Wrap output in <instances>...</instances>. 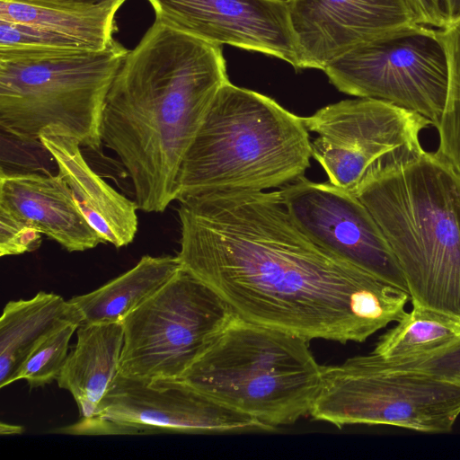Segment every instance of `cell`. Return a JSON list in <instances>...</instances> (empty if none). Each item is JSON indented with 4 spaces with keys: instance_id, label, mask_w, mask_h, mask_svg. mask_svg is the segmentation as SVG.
I'll use <instances>...</instances> for the list:
<instances>
[{
    "instance_id": "obj_11",
    "label": "cell",
    "mask_w": 460,
    "mask_h": 460,
    "mask_svg": "<svg viewBox=\"0 0 460 460\" xmlns=\"http://www.w3.org/2000/svg\"><path fill=\"white\" fill-rule=\"evenodd\" d=\"M304 121L317 134L312 157L329 182L355 191L367 170L391 152L421 146L420 137L430 122L416 112L370 98L327 105Z\"/></svg>"
},
{
    "instance_id": "obj_10",
    "label": "cell",
    "mask_w": 460,
    "mask_h": 460,
    "mask_svg": "<svg viewBox=\"0 0 460 460\" xmlns=\"http://www.w3.org/2000/svg\"><path fill=\"white\" fill-rule=\"evenodd\" d=\"M267 430L258 420L177 378L135 379L117 375L94 416L63 432L125 434L220 433Z\"/></svg>"
},
{
    "instance_id": "obj_26",
    "label": "cell",
    "mask_w": 460,
    "mask_h": 460,
    "mask_svg": "<svg viewBox=\"0 0 460 460\" xmlns=\"http://www.w3.org/2000/svg\"><path fill=\"white\" fill-rule=\"evenodd\" d=\"M391 366L420 371L460 386V343L421 361Z\"/></svg>"
},
{
    "instance_id": "obj_30",
    "label": "cell",
    "mask_w": 460,
    "mask_h": 460,
    "mask_svg": "<svg viewBox=\"0 0 460 460\" xmlns=\"http://www.w3.org/2000/svg\"><path fill=\"white\" fill-rule=\"evenodd\" d=\"M23 432V428L19 425L6 424L2 422L0 425V433L2 435H13L21 434Z\"/></svg>"
},
{
    "instance_id": "obj_25",
    "label": "cell",
    "mask_w": 460,
    "mask_h": 460,
    "mask_svg": "<svg viewBox=\"0 0 460 460\" xmlns=\"http://www.w3.org/2000/svg\"><path fill=\"white\" fill-rule=\"evenodd\" d=\"M448 66L447 102L460 112V18L438 30Z\"/></svg>"
},
{
    "instance_id": "obj_27",
    "label": "cell",
    "mask_w": 460,
    "mask_h": 460,
    "mask_svg": "<svg viewBox=\"0 0 460 460\" xmlns=\"http://www.w3.org/2000/svg\"><path fill=\"white\" fill-rule=\"evenodd\" d=\"M413 5L421 24L443 28L446 23V18L440 5V0H410Z\"/></svg>"
},
{
    "instance_id": "obj_7",
    "label": "cell",
    "mask_w": 460,
    "mask_h": 460,
    "mask_svg": "<svg viewBox=\"0 0 460 460\" xmlns=\"http://www.w3.org/2000/svg\"><path fill=\"white\" fill-rule=\"evenodd\" d=\"M459 415V385L393 367L373 352L322 367L310 412L338 428L387 425L426 433L449 432Z\"/></svg>"
},
{
    "instance_id": "obj_16",
    "label": "cell",
    "mask_w": 460,
    "mask_h": 460,
    "mask_svg": "<svg viewBox=\"0 0 460 460\" xmlns=\"http://www.w3.org/2000/svg\"><path fill=\"white\" fill-rule=\"evenodd\" d=\"M58 173L70 189L83 215L103 243L117 248L129 244L137 231V205L102 180L84 159L81 144L55 128L40 136Z\"/></svg>"
},
{
    "instance_id": "obj_2",
    "label": "cell",
    "mask_w": 460,
    "mask_h": 460,
    "mask_svg": "<svg viewBox=\"0 0 460 460\" xmlns=\"http://www.w3.org/2000/svg\"><path fill=\"white\" fill-rule=\"evenodd\" d=\"M228 81L221 46L156 19L128 51L107 93L100 133L128 173L138 209L163 212L177 199L182 160Z\"/></svg>"
},
{
    "instance_id": "obj_18",
    "label": "cell",
    "mask_w": 460,
    "mask_h": 460,
    "mask_svg": "<svg viewBox=\"0 0 460 460\" xmlns=\"http://www.w3.org/2000/svg\"><path fill=\"white\" fill-rule=\"evenodd\" d=\"M70 322L82 323L76 308L54 293L40 291L30 299L8 302L0 319V388L17 381L37 346Z\"/></svg>"
},
{
    "instance_id": "obj_24",
    "label": "cell",
    "mask_w": 460,
    "mask_h": 460,
    "mask_svg": "<svg viewBox=\"0 0 460 460\" xmlns=\"http://www.w3.org/2000/svg\"><path fill=\"white\" fill-rule=\"evenodd\" d=\"M41 233L30 224L0 208V255H19L36 250Z\"/></svg>"
},
{
    "instance_id": "obj_20",
    "label": "cell",
    "mask_w": 460,
    "mask_h": 460,
    "mask_svg": "<svg viewBox=\"0 0 460 460\" xmlns=\"http://www.w3.org/2000/svg\"><path fill=\"white\" fill-rule=\"evenodd\" d=\"M126 0L91 7H68L29 0H0V20L36 27L77 42L85 50H102L115 39L116 13Z\"/></svg>"
},
{
    "instance_id": "obj_23",
    "label": "cell",
    "mask_w": 460,
    "mask_h": 460,
    "mask_svg": "<svg viewBox=\"0 0 460 460\" xmlns=\"http://www.w3.org/2000/svg\"><path fill=\"white\" fill-rule=\"evenodd\" d=\"M0 50H85L77 42L30 25L0 20Z\"/></svg>"
},
{
    "instance_id": "obj_12",
    "label": "cell",
    "mask_w": 460,
    "mask_h": 460,
    "mask_svg": "<svg viewBox=\"0 0 460 460\" xmlns=\"http://www.w3.org/2000/svg\"><path fill=\"white\" fill-rule=\"evenodd\" d=\"M279 191L293 221L314 243L408 292L402 270L381 228L354 191L305 176Z\"/></svg>"
},
{
    "instance_id": "obj_14",
    "label": "cell",
    "mask_w": 460,
    "mask_h": 460,
    "mask_svg": "<svg viewBox=\"0 0 460 460\" xmlns=\"http://www.w3.org/2000/svg\"><path fill=\"white\" fill-rule=\"evenodd\" d=\"M155 19L202 40L264 53L300 68L287 0H147Z\"/></svg>"
},
{
    "instance_id": "obj_6",
    "label": "cell",
    "mask_w": 460,
    "mask_h": 460,
    "mask_svg": "<svg viewBox=\"0 0 460 460\" xmlns=\"http://www.w3.org/2000/svg\"><path fill=\"white\" fill-rule=\"evenodd\" d=\"M114 40L102 50H0V126L36 144L47 128L98 150L111 84L128 53Z\"/></svg>"
},
{
    "instance_id": "obj_1",
    "label": "cell",
    "mask_w": 460,
    "mask_h": 460,
    "mask_svg": "<svg viewBox=\"0 0 460 460\" xmlns=\"http://www.w3.org/2000/svg\"><path fill=\"white\" fill-rule=\"evenodd\" d=\"M181 268L234 314L310 340L362 342L406 313L410 295L314 243L279 190L178 199Z\"/></svg>"
},
{
    "instance_id": "obj_29",
    "label": "cell",
    "mask_w": 460,
    "mask_h": 460,
    "mask_svg": "<svg viewBox=\"0 0 460 460\" xmlns=\"http://www.w3.org/2000/svg\"><path fill=\"white\" fill-rule=\"evenodd\" d=\"M447 23L460 18V0H440Z\"/></svg>"
},
{
    "instance_id": "obj_15",
    "label": "cell",
    "mask_w": 460,
    "mask_h": 460,
    "mask_svg": "<svg viewBox=\"0 0 460 460\" xmlns=\"http://www.w3.org/2000/svg\"><path fill=\"white\" fill-rule=\"evenodd\" d=\"M0 208L30 224L68 252H83L103 243L59 174H8L2 171Z\"/></svg>"
},
{
    "instance_id": "obj_8",
    "label": "cell",
    "mask_w": 460,
    "mask_h": 460,
    "mask_svg": "<svg viewBox=\"0 0 460 460\" xmlns=\"http://www.w3.org/2000/svg\"><path fill=\"white\" fill-rule=\"evenodd\" d=\"M233 314L219 295L181 269L121 321L119 374L135 379L181 378Z\"/></svg>"
},
{
    "instance_id": "obj_19",
    "label": "cell",
    "mask_w": 460,
    "mask_h": 460,
    "mask_svg": "<svg viewBox=\"0 0 460 460\" xmlns=\"http://www.w3.org/2000/svg\"><path fill=\"white\" fill-rule=\"evenodd\" d=\"M181 269L177 256L145 255L129 270L69 301L76 308L82 323L121 322Z\"/></svg>"
},
{
    "instance_id": "obj_21",
    "label": "cell",
    "mask_w": 460,
    "mask_h": 460,
    "mask_svg": "<svg viewBox=\"0 0 460 460\" xmlns=\"http://www.w3.org/2000/svg\"><path fill=\"white\" fill-rule=\"evenodd\" d=\"M378 340L373 353L390 365H404L438 355L460 343V321L412 305Z\"/></svg>"
},
{
    "instance_id": "obj_9",
    "label": "cell",
    "mask_w": 460,
    "mask_h": 460,
    "mask_svg": "<svg viewBox=\"0 0 460 460\" xmlns=\"http://www.w3.org/2000/svg\"><path fill=\"white\" fill-rule=\"evenodd\" d=\"M324 73L341 92L411 111L437 128L445 108L448 66L438 29L420 24L356 47Z\"/></svg>"
},
{
    "instance_id": "obj_28",
    "label": "cell",
    "mask_w": 460,
    "mask_h": 460,
    "mask_svg": "<svg viewBox=\"0 0 460 460\" xmlns=\"http://www.w3.org/2000/svg\"><path fill=\"white\" fill-rule=\"evenodd\" d=\"M36 3L68 6V7H91L106 4L111 0H29Z\"/></svg>"
},
{
    "instance_id": "obj_5",
    "label": "cell",
    "mask_w": 460,
    "mask_h": 460,
    "mask_svg": "<svg viewBox=\"0 0 460 460\" xmlns=\"http://www.w3.org/2000/svg\"><path fill=\"white\" fill-rule=\"evenodd\" d=\"M308 341L234 313L180 379L272 430L310 415L322 366Z\"/></svg>"
},
{
    "instance_id": "obj_22",
    "label": "cell",
    "mask_w": 460,
    "mask_h": 460,
    "mask_svg": "<svg viewBox=\"0 0 460 460\" xmlns=\"http://www.w3.org/2000/svg\"><path fill=\"white\" fill-rule=\"evenodd\" d=\"M80 324L70 322L49 334L24 362L17 381L25 380L31 388H37L57 380L68 356L70 339Z\"/></svg>"
},
{
    "instance_id": "obj_3",
    "label": "cell",
    "mask_w": 460,
    "mask_h": 460,
    "mask_svg": "<svg viewBox=\"0 0 460 460\" xmlns=\"http://www.w3.org/2000/svg\"><path fill=\"white\" fill-rule=\"evenodd\" d=\"M354 192L390 245L411 305L460 321V174L437 152L402 148L376 160Z\"/></svg>"
},
{
    "instance_id": "obj_4",
    "label": "cell",
    "mask_w": 460,
    "mask_h": 460,
    "mask_svg": "<svg viewBox=\"0 0 460 460\" xmlns=\"http://www.w3.org/2000/svg\"><path fill=\"white\" fill-rule=\"evenodd\" d=\"M304 118L260 93L226 82L217 93L176 180L177 199L285 186L310 167Z\"/></svg>"
},
{
    "instance_id": "obj_17",
    "label": "cell",
    "mask_w": 460,
    "mask_h": 460,
    "mask_svg": "<svg viewBox=\"0 0 460 460\" xmlns=\"http://www.w3.org/2000/svg\"><path fill=\"white\" fill-rule=\"evenodd\" d=\"M57 381L74 397L82 420L94 416L113 380L124 341L121 322L81 323Z\"/></svg>"
},
{
    "instance_id": "obj_13",
    "label": "cell",
    "mask_w": 460,
    "mask_h": 460,
    "mask_svg": "<svg viewBox=\"0 0 460 460\" xmlns=\"http://www.w3.org/2000/svg\"><path fill=\"white\" fill-rule=\"evenodd\" d=\"M300 68H324L356 47L420 25L410 0H287Z\"/></svg>"
}]
</instances>
